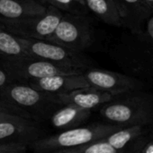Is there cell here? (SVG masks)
Segmentation results:
<instances>
[{
  "instance_id": "cell-1",
  "label": "cell",
  "mask_w": 153,
  "mask_h": 153,
  "mask_svg": "<svg viewBox=\"0 0 153 153\" xmlns=\"http://www.w3.org/2000/svg\"><path fill=\"white\" fill-rule=\"evenodd\" d=\"M110 56L125 74L153 82V14L139 32L124 34Z\"/></svg>"
},
{
  "instance_id": "cell-2",
  "label": "cell",
  "mask_w": 153,
  "mask_h": 153,
  "mask_svg": "<svg viewBox=\"0 0 153 153\" xmlns=\"http://www.w3.org/2000/svg\"><path fill=\"white\" fill-rule=\"evenodd\" d=\"M102 118L111 124L130 126L153 122V93L142 91L116 95L100 108Z\"/></svg>"
},
{
  "instance_id": "cell-3",
  "label": "cell",
  "mask_w": 153,
  "mask_h": 153,
  "mask_svg": "<svg viewBox=\"0 0 153 153\" xmlns=\"http://www.w3.org/2000/svg\"><path fill=\"white\" fill-rule=\"evenodd\" d=\"M0 98L25 112L38 122L48 121L64 104L58 95L36 90L25 82H14L0 89Z\"/></svg>"
},
{
  "instance_id": "cell-4",
  "label": "cell",
  "mask_w": 153,
  "mask_h": 153,
  "mask_svg": "<svg viewBox=\"0 0 153 153\" xmlns=\"http://www.w3.org/2000/svg\"><path fill=\"white\" fill-rule=\"evenodd\" d=\"M123 127L125 126L107 122L78 126L61 131L54 135L39 138L29 145V150L37 153H57L63 149L82 145L105 138Z\"/></svg>"
},
{
  "instance_id": "cell-5",
  "label": "cell",
  "mask_w": 153,
  "mask_h": 153,
  "mask_svg": "<svg viewBox=\"0 0 153 153\" xmlns=\"http://www.w3.org/2000/svg\"><path fill=\"white\" fill-rule=\"evenodd\" d=\"M48 41L77 52H83L94 42V29L88 14L63 13Z\"/></svg>"
},
{
  "instance_id": "cell-6",
  "label": "cell",
  "mask_w": 153,
  "mask_h": 153,
  "mask_svg": "<svg viewBox=\"0 0 153 153\" xmlns=\"http://www.w3.org/2000/svg\"><path fill=\"white\" fill-rule=\"evenodd\" d=\"M16 38L28 56L39 57L57 65L80 69L82 71L91 67L92 62L83 55L82 52L70 50L48 40L24 39L17 36Z\"/></svg>"
},
{
  "instance_id": "cell-7",
  "label": "cell",
  "mask_w": 153,
  "mask_h": 153,
  "mask_svg": "<svg viewBox=\"0 0 153 153\" xmlns=\"http://www.w3.org/2000/svg\"><path fill=\"white\" fill-rule=\"evenodd\" d=\"M1 62L14 82H20L57 74H78L84 72L28 55L11 60H1Z\"/></svg>"
},
{
  "instance_id": "cell-8",
  "label": "cell",
  "mask_w": 153,
  "mask_h": 153,
  "mask_svg": "<svg viewBox=\"0 0 153 153\" xmlns=\"http://www.w3.org/2000/svg\"><path fill=\"white\" fill-rule=\"evenodd\" d=\"M62 15L63 12L60 9L52 5H47L43 13L19 21L0 22V28L17 37L48 40Z\"/></svg>"
},
{
  "instance_id": "cell-9",
  "label": "cell",
  "mask_w": 153,
  "mask_h": 153,
  "mask_svg": "<svg viewBox=\"0 0 153 153\" xmlns=\"http://www.w3.org/2000/svg\"><path fill=\"white\" fill-rule=\"evenodd\" d=\"M82 74L89 86L107 91L114 96L130 91H142L149 86L147 82L127 74L98 69L92 66L86 69Z\"/></svg>"
},
{
  "instance_id": "cell-10",
  "label": "cell",
  "mask_w": 153,
  "mask_h": 153,
  "mask_svg": "<svg viewBox=\"0 0 153 153\" xmlns=\"http://www.w3.org/2000/svg\"><path fill=\"white\" fill-rule=\"evenodd\" d=\"M39 123L25 117L0 122V142L23 143L28 146L41 138Z\"/></svg>"
},
{
  "instance_id": "cell-11",
  "label": "cell",
  "mask_w": 153,
  "mask_h": 153,
  "mask_svg": "<svg viewBox=\"0 0 153 153\" xmlns=\"http://www.w3.org/2000/svg\"><path fill=\"white\" fill-rule=\"evenodd\" d=\"M31 87L51 94H62L76 89L88 87L83 74H57L26 82Z\"/></svg>"
},
{
  "instance_id": "cell-12",
  "label": "cell",
  "mask_w": 153,
  "mask_h": 153,
  "mask_svg": "<svg viewBox=\"0 0 153 153\" xmlns=\"http://www.w3.org/2000/svg\"><path fill=\"white\" fill-rule=\"evenodd\" d=\"M124 28L129 31L139 32L144 26L146 21L153 14L152 10L145 0H115Z\"/></svg>"
},
{
  "instance_id": "cell-13",
  "label": "cell",
  "mask_w": 153,
  "mask_h": 153,
  "mask_svg": "<svg viewBox=\"0 0 153 153\" xmlns=\"http://www.w3.org/2000/svg\"><path fill=\"white\" fill-rule=\"evenodd\" d=\"M58 97L64 105L72 104L82 108L92 110L110 101L115 96L107 91L88 86L59 94Z\"/></svg>"
},
{
  "instance_id": "cell-14",
  "label": "cell",
  "mask_w": 153,
  "mask_h": 153,
  "mask_svg": "<svg viewBox=\"0 0 153 153\" xmlns=\"http://www.w3.org/2000/svg\"><path fill=\"white\" fill-rule=\"evenodd\" d=\"M46 6L37 0H0V22H8L43 13Z\"/></svg>"
},
{
  "instance_id": "cell-15",
  "label": "cell",
  "mask_w": 153,
  "mask_h": 153,
  "mask_svg": "<svg viewBox=\"0 0 153 153\" xmlns=\"http://www.w3.org/2000/svg\"><path fill=\"white\" fill-rule=\"evenodd\" d=\"M91 111L72 104H66L56 110L48 121L53 128L61 132L80 126L88 120Z\"/></svg>"
},
{
  "instance_id": "cell-16",
  "label": "cell",
  "mask_w": 153,
  "mask_h": 153,
  "mask_svg": "<svg viewBox=\"0 0 153 153\" xmlns=\"http://www.w3.org/2000/svg\"><path fill=\"white\" fill-rule=\"evenodd\" d=\"M84 3L88 13H92L103 22L115 27H124L115 0H84Z\"/></svg>"
},
{
  "instance_id": "cell-17",
  "label": "cell",
  "mask_w": 153,
  "mask_h": 153,
  "mask_svg": "<svg viewBox=\"0 0 153 153\" xmlns=\"http://www.w3.org/2000/svg\"><path fill=\"white\" fill-rule=\"evenodd\" d=\"M150 124L147 125H134L130 126H125L118 131H115L105 139L117 150L118 153H124L126 146L138 136L144 134L149 132Z\"/></svg>"
},
{
  "instance_id": "cell-18",
  "label": "cell",
  "mask_w": 153,
  "mask_h": 153,
  "mask_svg": "<svg viewBox=\"0 0 153 153\" xmlns=\"http://www.w3.org/2000/svg\"><path fill=\"white\" fill-rule=\"evenodd\" d=\"M26 56L16 36L0 28V60H11Z\"/></svg>"
},
{
  "instance_id": "cell-19",
  "label": "cell",
  "mask_w": 153,
  "mask_h": 153,
  "mask_svg": "<svg viewBox=\"0 0 153 153\" xmlns=\"http://www.w3.org/2000/svg\"><path fill=\"white\" fill-rule=\"evenodd\" d=\"M57 153H118V152L105 138H102L82 145L63 149Z\"/></svg>"
},
{
  "instance_id": "cell-20",
  "label": "cell",
  "mask_w": 153,
  "mask_h": 153,
  "mask_svg": "<svg viewBox=\"0 0 153 153\" xmlns=\"http://www.w3.org/2000/svg\"><path fill=\"white\" fill-rule=\"evenodd\" d=\"M41 4L52 5L63 13L74 14H88L84 0H37Z\"/></svg>"
},
{
  "instance_id": "cell-21",
  "label": "cell",
  "mask_w": 153,
  "mask_h": 153,
  "mask_svg": "<svg viewBox=\"0 0 153 153\" xmlns=\"http://www.w3.org/2000/svg\"><path fill=\"white\" fill-rule=\"evenodd\" d=\"M124 153H153V138L149 132L133 140L126 146Z\"/></svg>"
},
{
  "instance_id": "cell-22",
  "label": "cell",
  "mask_w": 153,
  "mask_h": 153,
  "mask_svg": "<svg viewBox=\"0 0 153 153\" xmlns=\"http://www.w3.org/2000/svg\"><path fill=\"white\" fill-rule=\"evenodd\" d=\"M28 150L27 144L0 142V153H24Z\"/></svg>"
},
{
  "instance_id": "cell-23",
  "label": "cell",
  "mask_w": 153,
  "mask_h": 153,
  "mask_svg": "<svg viewBox=\"0 0 153 153\" xmlns=\"http://www.w3.org/2000/svg\"><path fill=\"white\" fill-rule=\"evenodd\" d=\"M0 111L1 112H5V113H8V114H13V115L20 116V117L31 119L25 112H23V110H21L18 108L14 107V105L10 104L9 102L5 101L2 98H0Z\"/></svg>"
},
{
  "instance_id": "cell-24",
  "label": "cell",
  "mask_w": 153,
  "mask_h": 153,
  "mask_svg": "<svg viewBox=\"0 0 153 153\" xmlns=\"http://www.w3.org/2000/svg\"><path fill=\"white\" fill-rule=\"evenodd\" d=\"M14 80L13 77L9 74V73L5 69V67L2 65V62L0 60V89L14 82Z\"/></svg>"
},
{
  "instance_id": "cell-25",
  "label": "cell",
  "mask_w": 153,
  "mask_h": 153,
  "mask_svg": "<svg viewBox=\"0 0 153 153\" xmlns=\"http://www.w3.org/2000/svg\"><path fill=\"white\" fill-rule=\"evenodd\" d=\"M19 117H23L13 115V114H8V113H5V112H1L0 111V122L1 121H5V120L16 119V118H19Z\"/></svg>"
},
{
  "instance_id": "cell-26",
  "label": "cell",
  "mask_w": 153,
  "mask_h": 153,
  "mask_svg": "<svg viewBox=\"0 0 153 153\" xmlns=\"http://www.w3.org/2000/svg\"><path fill=\"white\" fill-rule=\"evenodd\" d=\"M145 2L149 4V6L151 7V9L153 12V0H145Z\"/></svg>"
}]
</instances>
